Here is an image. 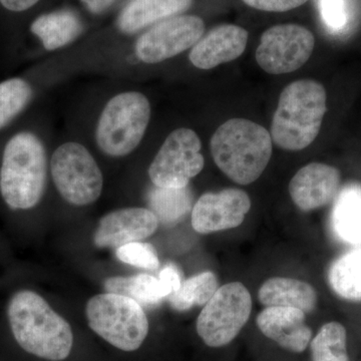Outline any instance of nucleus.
Segmentation results:
<instances>
[{"mask_svg": "<svg viewBox=\"0 0 361 361\" xmlns=\"http://www.w3.org/2000/svg\"><path fill=\"white\" fill-rule=\"evenodd\" d=\"M326 92L313 80L287 85L271 123V137L279 148L301 151L315 141L326 113Z\"/></svg>", "mask_w": 361, "mask_h": 361, "instance_id": "obj_4", "label": "nucleus"}, {"mask_svg": "<svg viewBox=\"0 0 361 361\" xmlns=\"http://www.w3.org/2000/svg\"><path fill=\"white\" fill-rule=\"evenodd\" d=\"M92 13L101 14L109 11L120 0H80Z\"/></svg>", "mask_w": 361, "mask_h": 361, "instance_id": "obj_32", "label": "nucleus"}, {"mask_svg": "<svg viewBox=\"0 0 361 361\" xmlns=\"http://www.w3.org/2000/svg\"><path fill=\"white\" fill-rule=\"evenodd\" d=\"M35 94L32 82L25 77L0 82V133L27 109Z\"/></svg>", "mask_w": 361, "mask_h": 361, "instance_id": "obj_24", "label": "nucleus"}, {"mask_svg": "<svg viewBox=\"0 0 361 361\" xmlns=\"http://www.w3.org/2000/svg\"><path fill=\"white\" fill-rule=\"evenodd\" d=\"M329 280L341 298L361 301V246L337 259L330 267Z\"/></svg>", "mask_w": 361, "mask_h": 361, "instance_id": "obj_23", "label": "nucleus"}, {"mask_svg": "<svg viewBox=\"0 0 361 361\" xmlns=\"http://www.w3.org/2000/svg\"><path fill=\"white\" fill-rule=\"evenodd\" d=\"M159 279L161 280V284L167 290L169 296L177 291L182 284L179 270L173 264H168L161 269Z\"/></svg>", "mask_w": 361, "mask_h": 361, "instance_id": "obj_30", "label": "nucleus"}, {"mask_svg": "<svg viewBox=\"0 0 361 361\" xmlns=\"http://www.w3.org/2000/svg\"><path fill=\"white\" fill-rule=\"evenodd\" d=\"M219 288L217 277L211 271L188 278L180 288L168 297L171 306L177 311H186L195 306H205Z\"/></svg>", "mask_w": 361, "mask_h": 361, "instance_id": "obj_25", "label": "nucleus"}, {"mask_svg": "<svg viewBox=\"0 0 361 361\" xmlns=\"http://www.w3.org/2000/svg\"><path fill=\"white\" fill-rule=\"evenodd\" d=\"M330 224L337 239L361 246V185H349L337 194Z\"/></svg>", "mask_w": 361, "mask_h": 361, "instance_id": "obj_19", "label": "nucleus"}, {"mask_svg": "<svg viewBox=\"0 0 361 361\" xmlns=\"http://www.w3.org/2000/svg\"><path fill=\"white\" fill-rule=\"evenodd\" d=\"M201 149L200 139L193 130H173L149 165V176L154 186H189L190 180L200 174L205 165Z\"/></svg>", "mask_w": 361, "mask_h": 361, "instance_id": "obj_9", "label": "nucleus"}, {"mask_svg": "<svg viewBox=\"0 0 361 361\" xmlns=\"http://www.w3.org/2000/svg\"><path fill=\"white\" fill-rule=\"evenodd\" d=\"M247 6L268 13H285L303 6L308 0H242Z\"/></svg>", "mask_w": 361, "mask_h": 361, "instance_id": "obj_29", "label": "nucleus"}, {"mask_svg": "<svg viewBox=\"0 0 361 361\" xmlns=\"http://www.w3.org/2000/svg\"><path fill=\"white\" fill-rule=\"evenodd\" d=\"M210 147L218 168L239 185L259 179L272 156L269 132L246 118H231L222 123L214 133Z\"/></svg>", "mask_w": 361, "mask_h": 361, "instance_id": "obj_3", "label": "nucleus"}, {"mask_svg": "<svg viewBox=\"0 0 361 361\" xmlns=\"http://www.w3.org/2000/svg\"><path fill=\"white\" fill-rule=\"evenodd\" d=\"M248 37V32L241 26H217L192 47L190 61L195 68L205 71L230 63L245 51Z\"/></svg>", "mask_w": 361, "mask_h": 361, "instance_id": "obj_15", "label": "nucleus"}, {"mask_svg": "<svg viewBox=\"0 0 361 361\" xmlns=\"http://www.w3.org/2000/svg\"><path fill=\"white\" fill-rule=\"evenodd\" d=\"M251 311V294L243 284L223 285L199 314L197 334L209 348H222L236 338Z\"/></svg>", "mask_w": 361, "mask_h": 361, "instance_id": "obj_8", "label": "nucleus"}, {"mask_svg": "<svg viewBox=\"0 0 361 361\" xmlns=\"http://www.w3.org/2000/svg\"><path fill=\"white\" fill-rule=\"evenodd\" d=\"M85 317L90 329L114 348L137 350L149 334V320L142 305L130 297L97 294L87 301Z\"/></svg>", "mask_w": 361, "mask_h": 361, "instance_id": "obj_6", "label": "nucleus"}, {"mask_svg": "<svg viewBox=\"0 0 361 361\" xmlns=\"http://www.w3.org/2000/svg\"><path fill=\"white\" fill-rule=\"evenodd\" d=\"M304 313L297 308L272 306L258 315L257 325L266 337L282 348L291 353H303L312 336Z\"/></svg>", "mask_w": 361, "mask_h": 361, "instance_id": "obj_16", "label": "nucleus"}, {"mask_svg": "<svg viewBox=\"0 0 361 361\" xmlns=\"http://www.w3.org/2000/svg\"><path fill=\"white\" fill-rule=\"evenodd\" d=\"M205 32V23L196 16H176L152 25L135 44L137 59L159 63L192 49Z\"/></svg>", "mask_w": 361, "mask_h": 361, "instance_id": "obj_11", "label": "nucleus"}, {"mask_svg": "<svg viewBox=\"0 0 361 361\" xmlns=\"http://www.w3.org/2000/svg\"><path fill=\"white\" fill-rule=\"evenodd\" d=\"M251 201L245 191L226 189L219 193L202 195L192 210V226L200 234L238 227L250 211Z\"/></svg>", "mask_w": 361, "mask_h": 361, "instance_id": "obj_12", "label": "nucleus"}, {"mask_svg": "<svg viewBox=\"0 0 361 361\" xmlns=\"http://www.w3.org/2000/svg\"><path fill=\"white\" fill-rule=\"evenodd\" d=\"M259 301L267 307H292L311 312L317 303V294L307 282L292 278H270L259 289Z\"/></svg>", "mask_w": 361, "mask_h": 361, "instance_id": "obj_18", "label": "nucleus"}, {"mask_svg": "<svg viewBox=\"0 0 361 361\" xmlns=\"http://www.w3.org/2000/svg\"><path fill=\"white\" fill-rule=\"evenodd\" d=\"M158 227V218L149 209H120L99 220L94 244L97 248H118L148 238Z\"/></svg>", "mask_w": 361, "mask_h": 361, "instance_id": "obj_13", "label": "nucleus"}, {"mask_svg": "<svg viewBox=\"0 0 361 361\" xmlns=\"http://www.w3.org/2000/svg\"><path fill=\"white\" fill-rule=\"evenodd\" d=\"M39 0H0V4L11 13H25L32 8Z\"/></svg>", "mask_w": 361, "mask_h": 361, "instance_id": "obj_31", "label": "nucleus"}, {"mask_svg": "<svg viewBox=\"0 0 361 361\" xmlns=\"http://www.w3.org/2000/svg\"><path fill=\"white\" fill-rule=\"evenodd\" d=\"M151 104L139 92H125L106 104L96 130V141L106 156L130 155L141 144L151 120Z\"/></svg>", "mask_w": 361, "mask_h": 361, "instance_id": "obj_5", "label": "nucleus"}, {"mask_svg": "<svg viewBox=\"0 0 361 361\" xmlns=\"http://www.w3.org/2000/svg\"><path fill=\"white\" fill-rule=\"evenodd\" d=\"M193 4V0H129L118 14V30L133 35L160 23L180 16Z\"/></svg>", "mask_w": 361, "mask_h": 361, "instance_id": "obj_17", "label": "nucleus"}, {"mask_svg": "<svg viewBox=\"0 0 361 361\" xmlns=\"http://www.w3.org/2000/svg\"><path fill=\"white\" fill-rule=\"evenodd\" d=\"M314 45V35L304 26H272L261 35L256 61L269 75L293 73L307 63Z\"/></svg>", "mask_w": 361, "mask_h": 361, "instance_id": "obj_10", "label": "nucleus"}, {"mask_svg": "<svg viewBox=\"0 0 361 361\" xmlns=\"http://www.w3.org/2000/svg\"><path fill=\"white\" fill-rule=\"evenodd\" d=\"M341 179V172L332 166L308 164L292 178L289 194L301 211L310 212L336 198Z\"/></svg>", "mask_w": 361, "mask_h": 361, "instance_id": "obj_14", "label": "nucleus"}, {"mask_svg": "<svg viewBox=\"0 0 361 361\" xmlns=\"http://www.w3.org/2000/svg\"><path fill=\"white\" fill-rule=\"evenodd\" d=\"M47 158L39 135L20 130L9 135L0 158V196L13 211L39 205L47 187Z\"/></svg>", "mask_w": 361, "mask_h": 361, "instance_id": "obj_2", "label": "nucleus"}, {"mask_svg": "<svg viewBox=\"0 0 361 361\" xmlns=\"http://www.w3.org/2000/svg\"><path fill=\"white\" fill-rule=\"evenodd\" d=\"M7 317L14 339L30 355L51 361L71 355L73 334L70 323L32 290L14 293L7 305Z\"/></svg>", "mask_w": 361, "mask_h": 361, "instance_id": "obj_1", "label": "nucleus"}, {"mask_svg": "<svg viewBox=\"0 0 361 361\" xmlns=\"http://www.w3.org/2000/svg\"><path fill=\"white\" fill-rule=\"evenodd\" d=\"M30 30L45 51H52L77 39L82 32V23L73 11L63 9L42 14L32 21Z\"/></svg>", "mask_w": 361, "mask_h": 361, "instance_id": "obj_20", "label": "nucleus"}, {"mask_svg": "<svg viewBox=\"0 0 361 361\" xmlns=\"http://www.w3.org/2000/svg\"><path fill=\"white\" fill-rule=\"evenodd\" d=\"M193 195L189 186L185 188L154 187L149 193V205L159 222L175 224L192 209Z\"/></svg>", "mask_w": 361, "mask_h": 361, "instance_id": "obj_22", "label": "nucleus"}, {"mask_svg": "<svg viewBox=\"0 0 361 361\" xmlns=\"http://www.w3.org/2000/svg\"><path fill=\"white\" fill-rule=\"evenodd\" d=\"M116 255L121 262L142 269L157 270L160 266L155 247L149 243L132 242L126 244L116 248Z\"/></svg>", "mask_w": 361, "mask_h": 361, "instance_id": "obj_27", "label": "nucleus"}, {"mask_svg": "<svg viewBox=\"0 0 361 361\" xmlns=\"http://www.w3.org/2000/svg\"><path fill=\"white\" fill-rule=\"evenodd\" d=\"M320 11L324 23L332 30H341L348 21L345 0H320Z\"/></svg>", "mask_w": 361, "mask_h": 361, "instance_id": "obj_28", "label": "nucleus"}, {"mask_svg": "<svg viewBox=\"0 0 361 361\" xmlns=\"http://www.w3.org/2000/svg\"><path fill=\"white\" fill-rule=\"evenodd\" d=\"M104 287L106 292L130 297L140 305L147 307L158 305L169 297L161 280L149 274L108 278L104 281Z\"/></svg>", "mask_w": 361, "mask_h": 361, "instance_id": "obj_21", "label": "nucleus"}, {"mask_svg": "<svg viewBox=\"0 0 361 361\" xmlns=\"http://www.w3.org/2000/svg\"><path fill=\"white\" fill-rule=\"evenodd\" d=\"M51 173L59 195L71 205H90L103 192L101 169L89 149L78 142H66L54 151Z\"/></svg>", "mask_w": 361, "mask_h": 361, "instance_id": "obj_7", "label": "nucleus"}, {"mask_svg": "<svg viewBox=\"0 0 361 361\" xmlns=\"http://www.w3.org/2000/svg\"><path fill=\"white\" fill-rule=\"evenodd\" d=\"M313 361H348L346 330L338 322L323 325L310 343Z\"/></svg>", "mask_w": 361, "mask_h": 361, "instance_id": "obj_26", "label": "nucleus"}]
</instances>
